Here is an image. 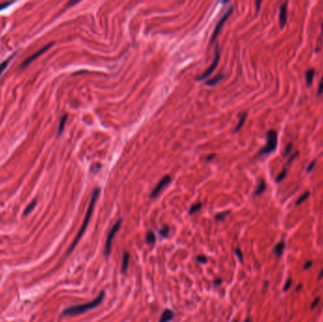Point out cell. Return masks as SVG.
Returning a JSON list of instances; mask_svg holds the SVG:
<instances>
[{
    "mask_svg": "<svg viewBox=\"0 0 323 322\" xmlns=\"http://www.w3.org/2000/svg\"><path fill=\"white\" fill-rule=\"evenodd\" d=\"M99 189L98 188H95L92 194V198H91V200H90V203H89V206H88V209H87V212H86V214H85V217H84V220H83V223L82 225H81V227L79 230L78 234H77V236L74 240V242L72 243L71 247L69 248L68 252H67V254H70L72 251H73V249L76 248V246L78 245V243L79 242L80 238L82 237V235L84 234L85 230H86V228H87V226L89 224V221L91 219V217H92V214H93V212H94V209H95V202H96V199H98V196H99Z\"/></svg>",
    "mask_w": 323,
    "mask_h": 322,
    "instance_id": "6da1fadb",
    "label": "cell"
},
{
    "mask_svg": "<svg viewBox=\"0 0 323 322\" xmlns=\"http://www.w3.org/2000/svg\"><path fill=\"white\" fill-rule=\"evenodd\" d=\"M104 296H105V293L102 291L94 300L88 302V303L76 305V306L69 307V308H66L64 312H62V315L64 316H76V315H80V314L84 313V312L92 310V309L95 308L96 306H98L101 302H102Z\"/></svg>",
    "mask_w": 323,
    "mask_h": 322,
    "instance_id": "7a4b0ae2",
    "label": "cell"
},
{
    "mask_svg": "<svg viewBox=\"0 0 323 322\" xmlns=\"http://www.w3.org/2000/svg\"><path fill=\"white\" fill-rule=\"evenodd\" d=\"M267 145L264 148H262L259 152V155H264V154H268V153L272 152L277 147V142H278V138H277V132L275 131H269L267 133Z\"/></svg>",
    "mask_w": 323,
    "mask_h": 322,
    "instance_id": "3957f363",
    "label": "cell"
},
{
    "mask_svg": "<svg viewBox=\"0 0 323 322\" xmlns=\"http://www.w3.org/2000/svg\"><path fill=\"white\" fill-rule=\"evenodd\" d=\"M120 226H121V219H119L118 221H116V222L114 223V225L112 227V229L110 230V232L108 233V236H107V240H106V243H105V248H104V253H105L106 256L110 255L111 248H112L113 240L115 235H116L117 232L119 230Z\"/></svg>",
    "mask_w": 323,
    "mask_h": 322,
    "instance_id": "277c9868",
    "label": "cell"
},
{
    "mask_svg": "<svg viewBox=\"0 0 323 322\" xmlns=\"http://www.w3.org/2000/svg\"><path fill=\"white\" fill-rule=\"evenodd\" d=\"M219 58H220V49H219V46L216 45H215V58H214V61L213 62H212V64L205 70L204 73H202L199 77H197V80H202L206 79L207 77L211 76V74L213 73L214 70L215 69V67L218 66V62H219Z\"/></svg>",
    "mask_w": 323,
    "mask_h": 322,
    "instance_id": "5b68a950",
    "label": "cell"
},
{
    "mask_svg": "<svg viewBox=\"0 0 323 322\" xmlns=\"http://www.w3.org/2000/svg\"><path fill=\"white\" fill-rule=\"evenodd\" d=\"M233 8H230V9H228V12H226V13L224 14V15L222 16V18H221L220 20L218 21V25H216V26H215V30H214L213 35H212L211 43H214V42H215V40L216 39V37H218V35L219 34L220 30H222V27L224 26V23H225V22H226V20H227V19L231 16V12H233Z\"/></svg>",
    "mask_w": 323,
    "mask_h": 322,
    "instance_id": "8992f818",
    "label": "cell"
},
{
    "mask_svg": "<svg viewBox=\"0 0 323 322\" xmlns=\"http://www.w3.org/2000/svg\"><path fill=\"white\" fill-rule=\"evenodd\" d=\"M171 181V177L170 176H165L163 178V179L158 182L157 185L154 187V189L152 190L151 194H150V198L153 199V198H156V196L161 193L162 190L165 188V187L169 183V182Z\"/></svg>",
    "mask_w": 323,
    "mask_h": 322,
    "instance_id": "52a82bcc",
    "label": "cell"
},
{
    "mask_svg": "<svg viewBox=\"0 0 323 322\" xmlns=\"http://www.w3.org/2000/svg\"><path fill=\"white\" fill-rule=\"evenodd\" d=\"M52 45H53V43H50V44H48V45H45L44 47H42V48H41L40 50H38V51L36 52V53H34L32 56L27 58V59H26L25 61H24L23 64H21V68H24V67H26L27 65L30 64L32 61H34V60L36 59V58H38V57H40L41 55H43V54L45 53L46 51H47L48 49H49Z\"/></svg>",
    "mask_w": 323,
    "mask_h": 322,
    "instance_id": "ba28073f",
    "label": "cell"
},
{
    "mask_svg": "<svg viewBox=\"0 0 323 322\" xmlns=\"http://www.w3.org/2000/svg\"><path fill=\"white\" fill-rule=\"evenodd\" d=\"M279 19H280V25H281L282 27H283L285 26L287 20V3H283L281 6V8H280Z\"/></svg>",
    "mask_w": 323,
    "mask_h": 322,
    "instance_id": "9c48e42d",
    "label": "cell"
},
{
    "mask_svg": "<svg viewBox=\"0 0 323 322\" xmlns=\"http://www.w3.org/2000/svg\"><path fill=\"white\" fill-rule=\"evenodd\" d=\"M173 316H174V314L171 310H165L163 313L162 314L160 319H159V322H169Z\"/></svg>",
    "mask_w": 323,
    "mask_h": 322,
    "instance_id": "30bf717a",
    "label": "cell"
},
{
    "mask_svg": "<svg viewBox=\"0 0 323 322\" xmlns=\"http://www.w3.org/2000/svg\"><path fill=\"white\" fill-rule=\"evenodd\" d=\"M223 78H224V75L223 74H218V75L215 76L214 78H212L211 79L207 80L206 82H205V84L208 85V86H215V85H216L218 83H219V81L222 80Z\"/></svg>",
    "mask_w": 323,
    "mask_h": 322,
    "instance_id": "8fae6325",
    "label": "cell"
},
{
    "mask_svg": "<svg viewBox=\"0 0 323 322\" xmlns=\"http://www.w3.org/2000/svg\"><path fill=\"white\" fill-rule=\"evenodd\" d=\"M284 248H285V244H284L283 242L278 243L273 248L274 254H275L276 256H281L283 254V251H284Z\"/></svg>",
    "mask_w": 323,
    "mask_h": 322,
    "instance_id": "7c38bea8",
    "label": "cell"
},
{
    "mask_svg": "<svg viewBox=\"0 0 323 322\" xmlns=\"http://www.w3.org/2000/svg\"><path fill=\"white\" fill-rule=\"evenodd\" d=\"M247 116H248L247 113H240V114H239V122H238V124H237V126H236V127H235V129H234V132L238 131L239 129L243 127V125L245 124L246 119H247Z\"/></svg>",
    "mask_w": 323,
    "mask_h": 322,
    "instance_id": "4fadbf2b",
    "label": "cell"
},
{
    "mask_svg": "<svg viewBox=\"0 0 323 322\" xmlns=\"http://www.w3.org/2000/svg\"><path fill=\"white\" fill-rule=\"evenodd\" d=\"M129 254L128 252L124 253L123 260H122V272H126L129 266Z\"/></svg>",
    "mask_w": 323,
    "mask_h": 322,
    "instance_id": "5bb4252c",
    "label": "cell"
},
{
    "mask_svg": "<svg viewBox=\"0 0 323 322\" xmlns=\"http://www.w3.org/2000/svg\"><path fill=\"white\" fill-rule=\"evenodd\" d=\"M315 76V70L314 69H309L305 74V78H306V82L308 85H311L312 81H313V78Z\"/></svg>",
    "mask_w": 323,
    "mask_h": 322,
    "instance_id": "9a60e30c",
    "label": "cell"
},
{
    "mask_svg": "<svg viewBox=\"0 0 323 322\" xmlns=\"http://www.w3.org/2000/svg\"><path fill=\"white\" fill-rule=\"evenodd\" d=\"M264 190H266V182H264V180H261V181H260L259 185H258V187H257L256 191H255L254 195H255V196H259V195H261L262 193H264Z\"/></svg>",
    "mask_w": 323,
    "mask_h": 322,
    "instance_id": "2e32d148",
    "label": "cell"
},
{
    "mask_svg": "<svg viewBox=\"0 0 323 322\" xmlns=\"http://www.w3.org/2000/svg\"><path fill=\"white\" fill-rule=\"evenodd\" d=\"M66 119H67V115L66 114H64V116L61 118V120H60V125H59V129H58V135H60V134H61V132L64 131Z\"/></svg>",
    "mask_w": 323,
    "mask_h": 322,
    "instance_id": "e0dca14e",
    "label": "cell"
},
{
    "mask_svg": "<svg viewBox=\"0 0 323 322\" xmlns=\"http://www.w3.org/2000/svg\"><path fill=\"white\" fill-rule=\"evenodd\" d=\"M201 207H202V204H201L200 202H197V203H196V204H194V205H192V206H191V208H190V210H189V214H192L197 213V211H199V210L201 209Z\"/></svg>",
    "mask_w": 323,
    "mask_h": 322,
    "instance_id": "ac0fdd59",
    "label": "cell"
},
{
    "mask_svg": "<svg viewBox=\"0 0 323 322\" xmlns=\"http://www.w3.org/2000/svg\"><path fill=\"white\" fill-rule=\"evenodd\" d=\"M146 238H147V242L148 244H154V243H155V241H156L155 234H154L152 232H148L147 233Z\"/></svg>",
    "mask_w": 323,
    "mask_h": 322,
    "instance_id": "d6986e66",
    "label": "cell"
},
{
    "mask_svg": "<svg viewBox=\"0 0 323 322\" xmlns=\"http://www.w3.org/2000/svg\"><path fill=\"white\" fill-rule=\"evenodd\" d=\"M12 57H9V59L5 60V61L2 62V64H0V76H1V74L4 72V70L7 68V66L9 65V61H11V60H12Z\"/></svg>",
    "mask_w": 323,
    "mask_h": 322,
    "instance_id": "ffe728a7",
    "label": "cell"
},
{
    "mask_svg": "<svg viewBox=\"0 0 323 322\" xmlns=\"http://www.w3.org/2000/svg\"><path fill=\"white\" fill-rule=\"evenodd\" d=\"M309 195H310V193H309V192H305V193L304 194H303V195H301V196H300V198H298V199L297 200V202H296V205H300L301 203H302L303 202V201H304L307 198H308V196H309Z\"/></svg>",
    "mask_w": 323,
    "mask_h": 322,
    "instance_id": "44dd1931",
    "label": "cell"
},
{
    "mask_svg": "<svg viewBox=\"0 0 323 322\" xmlns=\"http://www.w3.org/2000/svg\"><path fill=\"white\" fill-rule=\"evenodd\" d=\"M168 232H169V228H168L167 226H165V227L160 230V234L163 237H166L168 235Z\"/></svg>",
    "mask_w": 323,
    "mask_h": 322,
    "instance_id": "7402d4cb",
    "label": "cell"
},
{
    "mask_svg": "<svg viewBox=\"0 0 323 322\" xmlns=\"http://www.w3.org/2000/svg\"><path fill=\"white\" fill-rule=\"evenodd\" d=\"M285 176H286V169H283V171L279 174V176L277 177L276 181H277V182L282 181V180L284 179V178H285Z\"/></svg>",
    "mask_w": 323,
    "mask_h": 322,
    "instance_id": "603a6c76",
    "label": "cell"
},
{
    "mask_svg": "<svg viewBox=\"0 0 323 322\" xmlns=\"http://www.w3.org/2000/svg\"><path fill=\"white\" fill-rule=\"evenodd\" d=\"M291 285H292V280L291 279H288V280L285 282V284H284V286H283V291H287L289 288H290Z\"/></svg>",
    "mask_w": 323,
    "mask_h": 322,
    "instance_id": "cb8c5ba5",
    "label": "cell"
},
{
    "mask_svg": "<svg viewBox=\"0 0 323 322\" xmlns=\"http://www.w3.org/2000/svg\"><path fill=\"white\" fill-rule=\"evenodd\" d=\"M35 203H36V201H35V200H33L32 202L30 203V205L28 206V207H27V208L26 209V211H25V214H24L26 215V214H27L28 213H30V211H31V210L33 209V207H34V206H35Z\"/></svg>",
    "mask_w": 323,
    "mask_h": 322,
    "instance_id": "d4e9b609",
    "label": "cell"
},
{
    "mask_svg": "<svg viewBox=\"0 0 323 322\" xmlns=\"http://www.w3.org/2000/svg\"><path fill=\"white\" fill-rule=\"evenodd\" d=\"M319 301H320V299H319V297H316V299L314 300V301H313V302H312V304H311V309H315L317 305H319Z\"/></svg>",
    "mask_w": 323,
    "mask_h": 322,
    "instance_id": "484cf974",
    "label": "cell"
},
{
    "mask_svg": "<svg viewBox=\"0 0 323 322\" xmlns=\"http://www.w3.org/2000/svg\"><path fill=\"white\" fill-rule=\"evenodd\" d=\"M197 262H199V263H202V264H205V263H207V258H206L205 256H202V255H199V256H197Z\"/></svg>",
    "mask_w": 323,
    "mask_h": 322,
    "instance_id": "4316f807",
    "label": "cell"
},
{
    "mask_svg": "<svg viewBox=\"0 0 323 322\" xmlns=\"http://www.w3.org/2000/svg\"><path fill=\"white\" fill-rule=\"evenodd\" d=\"M228 214H229V212H225V213H222V214H218V215L215 216V219H216V220H221V219H223V218H224L225 216L227 215Z\"/></svg>",
    "mask_w": 323,
    "mask_h": 322,
    "instance_id": "83f0119b",
    "label": "cell"
},
{
    "mask_svg": "<svg viewBox=\"0 0 323 322\" xmlns=\"http://www.w3.org/2000/svg\"><path fill=\"white\" fill-rule=\"evenodd\" d=\"M12 4V2H9V3H0V11H3L4 9L8 8L9 6H11Z\"/></svg>",
    "mask_w": 323,
    "mask_h": 322,
    "instance_id": "f1b7e54d",
    "label": "cell"
},
{
    "mask_svg": "<svg viewBox=\"0 0 323 322\" xmlns=\"http://www.w3.org/2000/svg\"><path fill=\"white\" fill-rule=\"evenodd\" d=\"M319 95L322 94L323 93V79H321L320 82H319Z\"/></svg>",
    "mask_w": 323,
    "mask_h": 322,
    "instance_id": "f546056e",
    "label": "cell"
},
{
    "mask_svg": "<svg viewBox=\"0 0 323 322\" xmlns=\"http://www.w3.org/2000/svg\"><path fill=\"white\" fill-rule=\"evenodd\" d=\"M316 162V161H313V162L310 163V165H308V168H307V171H308V172H310V171H312V170H313V168L315 167Z\"/></svg>",
    "mask_w": 323,
    "mask_h": 322,
    "instance_id": "4dcf8cb0",
    "label": "cell"
},
{
    "mask_svg": "<svg viewBox=\"0 0 323 322\" xmlns=\"http://www.w3.org/2000/svg\"><path fill=\"white\" fill-rule=\"evenodd\" d=\"M235 253H236V255L238 256L239 260L242 261V253H241V251H240L239 248H236V249H235Z\"/></svg>",
    "mask_w": 323,
    "mask_h": 322,
    "instance_id": "1f68e13d",
    "label": "cell"
},
{
    "mask_svg": "<svg viewBox=\"0 0 323 322\" xmlns=\"http://www.w3.org/2000/svg\"><path fill=\"white\" fill-rule=\"evenodd\" d=\"M311 266H312V261H307L303 267H304V269H308L309 267H311Z\"/></svg>",
    "mask_w": 323,
    "mask_h": 322,
    "instance_id": "d6a6232c",
    "label": "cell"
},
{
    "mask_svg": "<svg viewBox=\"0 0 323 322\" xmlns=\"http://www.w3.org/2000/svg\"><path fill=\"white\" fill-rule=\"evenodd\" d=\"M291 148H292V144H289V145L286 147V148H285V154H287V153H289V151H290L291 150Z\"/></svg>",
    "mask_w": 323,
    "mask_h": 322,
    "instance_id": "836d02e7",
    "label": "cell"
},
{
    "mask_svg": "<svg viewBox=\"0 0 323 322\" xmlns=\"http://www.w3.org/2000/svg\"><path fill=\"white\" fill-rule=\"evenodd\" d=\"M323 277V269H322V270H321V272L319 273V280H320V279Z\"/></svg>",
    "mask_w": 323,
    "mask_h": 322,
    "instance_id": "e575fe53",
    "label": "cell"
},
{
    "mask_svg": "<svg viewBox=\"0 0 323 322\" xmlns=\"http://www.w3.org/2000/svg\"><path fill=\"white\" fill-rule=\"evenodd\" d=\"M221 282V280H216V281H215V284H219V283Z\"/></svg>",
    "mask_w": 323,
    "mask_h": 322,
    "instance_id": "d590c367",
    "label": "cell"
},
{
    "mask_svg": "<svg viewBox=\"0 0 323 322\" xmlns=\"http://www.w3.org/2000/svg\"><path fill=\"white\" fill-rule=\"evenodd\" d=\"M213 157H215V155H214V154H213V155H211V156H209V157H207V160L210 161V160H212L211 158H213Z\"/></svg>",
    "mask_w": 323,
    "mask_h": 322,
    "instance_id": "8d00e7d4",
    "label": "cell"
},
{
    "mask_svg": "<svg viewBox=\"0 0 323 322\" xmlns=\"http://www.w3.org/2000/svg\"><path fill=\"white\" fill-rule=\"evenodd\" d=\"M301 288H302V285L301 284H300V285H298V287H297V289H296V291H298V290H300L301 289Z\"/></svg>",
    "mask_w": 323,
    "mask_h": 322,
    "instance_id": "74e56055",
    "label": "cell"
},
{
    "mask_svg": "<svg viewBox=\"0 0 323 322\" xmlns=\"http://www.w3.org/2000/svg\"><path fill=\"white\" fill-rule=\"evenodd\" d=\"M245 322H250V318H247L245 320Z\"/></svg>",
    "mask_w": 323,
    "mask_h": 322,
    "instance_id": "f35d334b",
    "label": "cell"
},
{
    "mask_svg": "<svg viewBox=\"0 0 323 322\" xmlns=\"http://www.w3.org/2000/svg\"><path fill=\"white\" fill-rule=\"evenodd\" d=\"M322 32H323V25H322Z\"/></svg>",
    "mask_w": 323,
    "mask_h": 322,
    "instance_id": "ab89813d",
    "label": "cell"
}]
</instances>
